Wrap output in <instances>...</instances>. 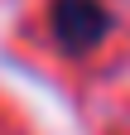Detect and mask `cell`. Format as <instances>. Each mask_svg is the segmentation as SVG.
Wrapping results in <instances>:
<instances>
[{"instance_id": "obj_1", "label": "cell", "mask_w": 130, "mask_h": 135, "mask_svg": "<svg viewBox=\"0 0 130 135\" xmlns=\"http://www.w3.org/2000/svg\"><path fill=\"white\" fill-rule=\"evenodd\" d=\"M111 10L106 0H53L48 5V29L68 53H92L96 44L111 34Z\"/></svg>"}]
</instances>
